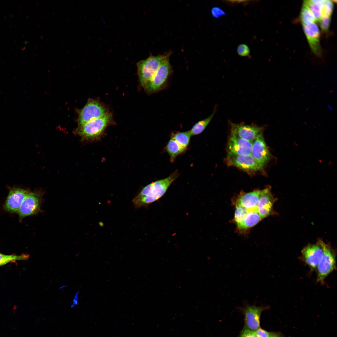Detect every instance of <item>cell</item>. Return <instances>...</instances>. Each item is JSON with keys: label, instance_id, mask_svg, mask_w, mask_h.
Wrapping results in <instances>:
<instances>
[{"label": "cell", "instance_id": "6da1fadb", "mask_svg": "<svg viewBox=\"0 0 337 337\" xmlns=\"http://www.w3.org/2000/svg\"><path fill=\"white\" fill-rule=\"evenodd\" d=\"M178 175V172L176 171L168 177L155 181L144 187L133 199L135 207L138 208L147 206L160 198Z\"/></svg>", "mask_w": 337, "mask_h": 337}, {"label": "cell", "instance_id": "7a4b0ae2", "mask_svg": "<svg viewBox=\"0 0 337 337\" xmlns=\"http://www.w3.org/2000/svg\"><path fill=\"white\" fill-rule=\"evenodd\" d=\"M112 120V115L108 112L101 117L79 125L76 131L84 139H95L102 134Z\"/></svg>", "mask_w": 337, "mask_h": 337}, {"label": "cell", "instance_id": "3957f363", "mask_svg": "<svg viewBox=\"0 0 337 337\" xmlns=\"http://www.w3.org/2000/svg\"><path fill=\"white\" fill-rule=\"evenodd\" d=\"M169 53L157 56L151 55L137 63V71L140 83L144 88L161 65L169 58Z\"/></svg>", "mask_w": 337, "mask_h": 337}, {"label": "cell", "instance_id": "277c9868", "mask_svg": "<svg viewBox=\"0 0 337 337\" xmlns=\"http://www.w3.org/2000/svg\"><path fill=\"white\" fill-rule=\"evenodd\" d=\"M172 71L168 58L161 65L151 79L146 84L144 88L146 92L151 94L165 89L168 84Z\"/></svg>", "mask_w": 337, "mask_h": 337}, {"label": "cell", "instance_id": "5b68a950", "mask_svg": "<svg viewBox=\"0 0 337 337\" xmlns=\"http://www.w3.org/2000/svg\"><path fill=\"white\" fill-rule=\"evenodd\" d=\"M318 241L322 248L323 254L316 269L317 280L318 282L323 283L327 276L336 268L335 256L334 251L330 245L320 239Z\"/></svg>", "mask_w": 337, "mask_h": 337}, {"label": "cell", "instance_id": "8992f818", "mask_svg": "<svg viewBox=\"0 0 337 337\" xmlns=\"http://www.w3.org/2000/svg\"><path fill=\"white\" fill-rule=\"evenodd\" d=\"M225 161L228 165L236 167L249 173L262 170L263 168L251 154L239 155L227 154Z\"/></svg>", "mask_w": 337, "mask_h": 337}, {"label": "cell", "instance_id": "52a82bcc", "mask_svg": "<svg viewBox=\"0 0 337 337\" xmlns=\"http://www.w3.org/2000/svg\"><path fill=\"white\" fill-rule=\"evenodd\" d=\"M108 112L107 108L101 102L95 100H89L79 112V125L101 117Z\"/></svg>", "mask_w": 337, "mask_h": 337}, {"label": "cell", "instance_id": "ba28073f", "mask_svg": "<svg viewBox=\"0 0 337 337\" xmlns=\"http://www.w3.org/2000/svg\"><path fill=\"white\" fill-rule=\"evenodd\" d=\"M268 308L267 306H256L244 302L243 306L239 308L244 315V328L255 331L260 327V318L262 312Z\"/></svg>", "mask_w": 337, "mask_h": 337}, {"label": "cell", "instance_id": "9c48e42d", "mask_svg": "<svg viewBox=\"0 0 337 337\" xmlns=\"http://www.w3.org/2000/svg\"><path fill=\"white\" fill-rule=\"evenodd\" d=\"M42 195L40 192H29L23 201L18 212L20 220L40 212Z\"/></svg>", "mask_w": 337, "mask_h": 337}, {"label": "cell", "instance_id": "30bf717a", "mask_svg": "<svg viewBox=\"0 0 337 337\" xmlns=\"http://www.w3.org/2000/svg\"><path fill=\"white\" fill-rule=\"evenodd\" d=\"M276 200L270 187L261 190L256 210L262 219L276 213L273 209V205Z\"/></svg>", "mask_w": 337, "mask_h": 337}, {"label": "cell", "instance_id": "8fae6325", "mask_svg": "<svg viewBox=\"0 0 337 337\" xmlns=\"http://www.w3.org/2000/svg\"><path fill=\"white\" fill-rule=\"evenodd\" d=\"M263 127L255 125H246L232 123L231 133L240 138L252 142L262 133Z\"/></svg>", "mask_w": 337, "mask_h": 337}, {"label": "cell", "instance_id": "7c38bea8", "mask_svg": "<svg viewBox=\"0 0 337 337\" xmlns=\"http://www.w3.org/2000/svg\"><path fill=\"white\" fill-rule=\"evenodd\" d=\"M302 258L305 263L312 270H316L323 254L322 248L319 242L309 244L301 252Z\"/></svg>", "mask_w": 337, "mask_h": 337}, {"label": "cell", "instance_id": "4fadbf2b", "mask_svg": "<svg viewBox=\"0 0 337 337\" xmlns=\"http://www.w3.org/2000/svg\"><path fill=\"white\" fill-rule=\"evenodd\" d=\"M251 154L263 168L270 160L271 155L262 133L259 135L252 142Z\"/></svg>", "mask_w": 337, "mask_h": 337}, {"label": "cell", "instance_id": "5bb4252c", "mask_svg": "<svg viewBox=\"0 0 337 337\" xmlns=\"http://www.w3.org/2000/svg\"><path fill=\"white\" fill-rule=\"evenodd\" d=\"M252 142L230 134L227 146V154L239 155L251 154Z\"/></svg>", "mask_w": 337, "mask_h": 337}, {"label": "cell", "instance_id": "9a60e30c", "mask_svg": "<svg viewBox=\"0 0 337 337\" xmlns=\"http://www.w3.org/2000/svg\"><path fill=\"white\" fill-rule=\"evenodd\" d=\"M29 192L19 188H11L4 205V209L10 212H18L23 201Z\"/></svg>", "mask_w": 337, "mask_h": 337}, {"label": "cell", "instance_id": "2e32d148", "mask_svg": "<svg viewBox=\"0 0 337 337\" xmlns=\"http://www.w3.org/2000/svg\"><path fill=\"white\" fill-rule=\"evenodd\" d=\"M303 28L308 42L312 51L320 56L322 50L320 44V32L315 22L309 24H302Z\"/></svg>", "mask_w": 337, "mask_h": 337}, {"label": "cell", "instance_id": "e0dca14e", "mask_svg": "<svg viewBox=\"0 0 337 337\" xmlns=\"http://www.w3.org/2000/svg\"><path fill=\"white\" fill-rule=\"evenodd\" d=\"M260 191L261 190H255L247 193H241L236 197L234 204L242 206L248 210H256Z\"/></svg>", "mask_w": 337, "mask_h": 337}, {"label": "cell", "instance_id": "ac0fdd59", "mask_svg": "<svg viewBox=\"0 0 337 337\" xmlns=\"http://www.w3.org/2000/svg\"><path fill=\"white\" fill-rule=\"evenodd\" d=\"M262 219L256 210H250L245 218L243 222L237 226L239 231H247L254 226L260 222Z\"/></svg>", "mask_w": 337, "mask_h": 337}, {"label": "cell", "instance_id": "d6986e66", "mask_svg": "<svg viewBox=\"0 0 337 337\" xmlns=\"http://www.w3.org/2000/svg\"><path fill=\"white\" fill-rule=\"evenodd\" d=\"M166 150L169 155L171 162H173L178 155L185 150L172 137L168 141Z\"/></svg>", "mask_w": 337, "mask_h": 337}, {"label": "cell", "instance_id": "ffe728a7", "mask_svg": "<svg viewBox=\"0 0 337 337\" xmlns=\"http://www.w3.org/2000/svg\"><path fill=\"white\" fill-rule=\"evenodd\" d=\"M215 109L213 113L208 117L196 123L189 130L192 135H195L203 132L213 118L215 113Z\"/></svg>", "mask_w": 337, "mask_h": 337}, {"label": "cell", "instance_id": "44dd1931", "mask_svg": "<svg viewBox=\"0 0 337 337\" xmlns=\"http://www.w3.org/2000/svg\"><path fill=\"white\" fill-rule=\"evenodd\" d=\"M323 0H306L304 2L313 14L316 21L319 22L322 18V7Z\"/></svg>", "mask_w": 337, "mask_h": 337}, {"label": "cell", "instance_id": "7402d4cb", "mask_svg": "<svg viewBox=\"0 0 337 337\" xmlns=\"http://www.w3.org/2000/svg\"><path fill=\"white\" fill-rule=\"evenodd\" d=\"M191 135L189 130L173 133L171 137L173 138L182 147L186 149L189 145Z\"/></svg>", "mask_w": 337, "mask_h": 337}, {"label": "cell", "instance_id": "603a6c76", "mask_svg": "<svg viewBox=\"0 0 337 337\" xmlns=\"http://www.w3.org/2000/svg\"><path fill=\"white\" fill-rule=\"evenodd\" d=\"M300 17L302 24H309L316 21L313 14L305 2L301 8Z\"/></svg>", "mask_w": 337, "mask_h": 337}, {"label": "cell", "instance_id": "cb8c5ba5", "mask_svg": "<svg viewBox=\"0 0 337 337\" xmlns=\"http://www.w3.org/2000/svg\"><path fill=\"white\" fill-rule=\"evenodd\" d=\"M30 256L28 254H23L20 255H6L0 254V266L11 262L21 260H27Z\"/></svg>", "mask_w": 337, "mask_h": 337}, {"label": "cell", "instance_id": "d4e9b609", "mask_svg": "<svg viewBox=\"0 0 337 337\" xmlns=\"http://www.w3.org/2000/svg\"><path fill=\"white\" fill-rule=\"evenodd\" d=\"M235 207L233 220L237 226L243 222L250 210L240 205H236Z\"/></svg>", "mask_w": 337, "mask_h": 337}, {"label": "cell", "instance_id": "484cf974", "mask_svg": "<svg viewBox=\"0 0 337 337\" xmlns=\"http://www.w3.org/2000/svg\"><path fill=\"white\" fill-rule=\"evenodd\" d=\"M334 8V4L332 1L328 0H323L322 7V17H330Z\"/></svg>", "mask_w": 337, "mask_h": 337}, {"label": "cell", "instance_id": "4316f807", "mask_svg": "<svg viewBox=\"0 0 337 337\" xmlns=\"http://www.w3.org/2000/svg\"><path fill=\"white\" fill-rule=\"evenodd\" d=\"M258 1L254 0H224V3L232 6H235L238 4H241L245 6L250 4L257 3Z\"/></svg>", "mask_w": 337, "mask_h": 337}, {"label": "cell", "instance_id": "83f0119b", "mask_svg": "<svg viewBox=\"0 0 337 337\" xmlns=\"http://www.w3.org/2000/svg\"><path fill=\"white\" fill-rule=\"evenodd\" d=\"M238 54L241 56H249L250 55V50L249 47L244 44L239 45L237 48Z\"/></svg>", "mask_w": 337, "mask_h": 337}, {"label": "cell", "instance_id": "f1b7e54d", "mask_svg": "<svg viewBox=\"0 0 337 337\" xmlns=\"http://www.w3.org/2000/svg\"><path fill=\"white\" fill-rule=\"evenodd\" d=\"M331 17H322L319 22L320 27L324 31H327L330 27Z\"/></svg>", "mask_w": 337, "mask_h": 337}, {"label": "cell", "instance_id": "f546056e", "mask_svg": "<svg viewBox=\"0 0 337 337\" xmlns=\"http://www.w3.org/2000/svg\"><path fill=\"white\" fill-rule=\"evenodd\" d=\"M212 16L215 18H219L225 16L226 12L221 8L218 7H213L211 10Z\"/></svg>", "mask_w": 337, "mask_h": 337}, {"label": "cell", "instance_id": "4dcf8cb0", "mask_svg": "<svg viewBox=\"0 0 337 337\" xmlns=\"http://www.w3.org/2000/svg\"><path fill=\"white\" fill-rule=\"evenodd\" d=\"M256 337H270L271 332L261 328L260 327L254 331Z\"/></svg>", "mask_w": 337, "mask_h": 337}, {"label": "cell", "instance_id": "1f68e13d", "mask_svg": "<svg viewBox=\"0 0 337 337\" xmlns=\"http://www.w3.org/2000/svg\"><path fill=\"white\" fill-rule=\"evenodd\" d=\"M238 337H256L254 331L244 328Z\"/></svg>", "mask_w": 337, "mask_h": 337}, {"label": "cell", "instance_id": "d6a6232c", "mask_svg": "<svg viewBox=\"0 0 337 337\" xmlns=\"http://www.w3.org/2000/svg\"><path fill=\"white\" fill-rule=\"evenodd\" d=\"M78 293V292H77L76 293V295H75V297L74 298V300H73V303L72 304V305H71V308L74 307L75 306H76V305H77L78 304V297H77Z\"/></svg>", "mask_w": 337, "mask_h": 337}, {"label": "cell", "instance_id": "836d02e7", "mask_svg": "<svg viewBox=\"0 0 337 337\" xmlns=\"http://www.w3.org/2000/svg\"><path fill=\"white\" fill-rule=\"evenodd\" d=\"M270 337H284L279 332H271Z\"/></svg>", "mask_w": 337, "mask_h": 337}, {"label": "cell", "instance_id": "e575fe53", "mask_svg": "<svg viewBox=\"0 0 337 337\" xmlns=\"http://www.w3.org/2000/svg\"></svg>", "mask_w": 337, "mask_h": 337}]
</instances>
